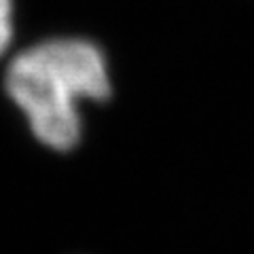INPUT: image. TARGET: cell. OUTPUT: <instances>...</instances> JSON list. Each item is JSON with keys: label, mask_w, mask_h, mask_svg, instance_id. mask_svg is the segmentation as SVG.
<instances>
[{"label": "cell", "mask_w": 254, "mask_h": 254, "mask_svg": "<svg viewBox=\"0 0 254 254\" xmlns=\"http://www.w3.org/2000/svg\"><path fill=\"white\" fill-rule=\"evenodd\" d=\"M6 93L45 146L70 150L81 140V100H106L104 55L81 38H55L21 51L6 70Z\"/></svg>", "instance_id": "1"}, {"label": "cell", "mask_w": 254, "mask_h": 254, "mask_svg": "<svg viewBox=\"0 0 254 254\" xmlns=\"http://www.w3.org/2000/svg\"><path fill=\"white\" fill-rule=\"evenodd\" d=\"M13 38V2L0 0V55L6 51Z\"/></svg>", "instance_id": "2"}]
</instances>
